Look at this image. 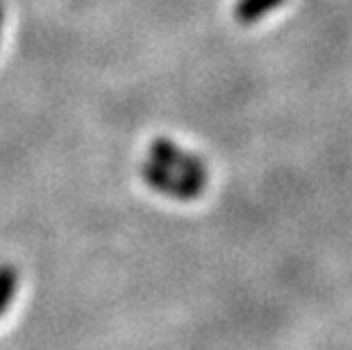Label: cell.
I'll return each instance as SVG.
<instances>
[{
    "label": "cell",
    "instance_id": "6da1fadb",
    "mask_svg": "<svg viewBox=\"0 0 352 350\" xmlns=\"http://www.w3.org/2000/svg\"><path fill=\"white\" fill-rule=\"evenodd\" d=\"M141 175H144V180L151 184L153 189L166 193V196L179 198V200L198 198L202 193V189H205V182L193 180V177H189V175L175 173V171L162 166V164H157L153 160L141 164Z\"/></svg>",
    "mask_w": 352,
    "mask_h": 350
},
{
    "label": "cell",
    "instance_id": "7a4b0ae2",
    "mask_svg": "<svg viewBox=\"0 0 352 350\" xmlns=\"http://www.w3.org/2000/svg\"><path fill=\"white\" fill-rule=\"evenodd\" d=\"M151 160L162 164L175 173H182V175H189L193 180H200V182H207V166L205 162L196 155L191 153H184L182 148L175 146L170 139H155L151 144Z\"/></svg>",
    "mask_w": 352,
    "mask_h": 350
},
{
    "label": "cell",
    "instance_id": "3957f363",
    "mask_svg": "<svg viewBox=\"0 0 352 350\" xmlns=\"http://www.w3.org/2000/svg\"><path fill=\"white\" fill-rule=\"evenodd\" d=\"M284 0H239L234 7V17L239 23L252 25L264 17V14L273 12L275 7H280Z\"/></svg>",
    "mask_w": 352,
    "mask_h": 350
},
{
    "label": "cell",
    "instance_id": "277c9868",
    "mask_svg": "<svg viewBox=\"0 0 352 350\" xmlns=\"http://www.w3.org/2000/svg\"><path fill=\"white\" fill-rule=\"evenodd\" d=\"M19 287V273L14 266L3 264L0 266V316L5 314V309L10 307L14 296H16Z\"/></svg>",
    "mask_w": 352,
    "mask_h": 350
},
{
    "label": "cell",
    "instance_id": "5b68a950",
    "mask_svg": "<svg viewBox=\"0 0 352 350\" xmlns=\"http://www.w3.org/2000/svg\"><path fill=\"white\" fill-rule=\"evenodd\" d=\"M0 28H3V7H0Z\"/></svg>",
    "mask_w": 352,
    "mask_h": 350
}]
</instances>
